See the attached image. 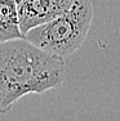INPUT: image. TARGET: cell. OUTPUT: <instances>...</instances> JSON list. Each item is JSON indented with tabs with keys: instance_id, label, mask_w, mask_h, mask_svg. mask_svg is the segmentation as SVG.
I'll return each instance as SVG.
<instances>
[{
	"instance_id": "3957f363",
	"label": "cell",
	"mask_w": 120,
	"mask_h": 121,
	"mask_svg": "<svg viewBox=\"0 0 120 121\" xmlns=\"http://www.w3.org/2000/svg\"><path fill=\"white\" fill-rule=\"evenodd\" d=\"M76 0H17L19 27L25 36L28 31L62 16Z\"/></svg>"
},
{
	"instance_id": "7a4b0ae2",
	"label": "cell",
	"mask_w": 120,
	"mask_h": 121,
	"mask_svg": "<svg viewBox=\"0 0 120 121\" xmlns=\"http://www.w3.org/2000/svg\"><path fill=\"white\" fill-rule=\"evenodd\" d=\"M90 0H76L62 16L28 31L25 39L52 56L66 58L83 45L93 21Z\"/></svg>"
},
{
	"instance_id": "6da1fadb",
	"label": "cell",
	"mask_w": 120,
	"mask_h": 121,
	"mask_svg": "<svg viewBox=\"0 0 120 121\" xmlns=\"http://www.w3.org/2000/svg\"><path fill=\"white\" fill-rule=\"evenodd\" d=\"M66 77L63 58L48 54L26 39L0 43V113L26 94L58 88Z\"/></svg>"
},
{
	"instance_id": "277c9868",
	"label": "cell",
	"mask_w": 120,
	"mask_h": 121,
	"mask_svg": "<svg viewBox=\"0 0 120 121\" xmlns=\"http://www.w3.org/2000/svg\"><path fill=\"white\" fill-rule=\"evenodd\" d=\"M25 39L19 27L17 0H0V43Z\"/></svg>"
}]
</instances>
